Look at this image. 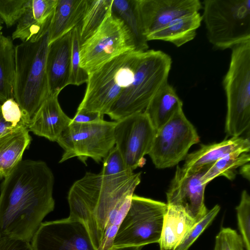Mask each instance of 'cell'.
I'll list each match as a JSON object with an SVG mask.
<instances>
[{
    "label": "cell",
    "instance_id": "cell-31",
    "mask_svg": "<svg viewBox=\"0 0 250 250\" xmlns=\"http://www.w3.org/2000/svg\"><path fill=\"white\" fill-rule=\"evenodd\" d=\"M29 2L30 0H0V19L7 28L18 22Z\"/></svg>",
    "mask_w": 250,
    "mask_h": 250
},
{
    "label": "cell",
    "instance_id": "cell-30",
    "mask_svg": "<svg viewBox=\"0 0 250 250\" xmlns=\"http://www.w3.org/2000/svg\"><path fill=\"white\" fill-rule=\"evenodd\" d=\"M238 228L246 250H250V197L246 190L241 194L236 207Z\"/></svg>",
    "mask_w": 250,
    "mask_h": 250
},
{
    "label": "cell",
    "instance_id": "cell-27",
    "mask_svg": "<svg viewBox=\"0 0 250 250\" xmlns=\"http://www.w3.org/2000/svg\"><path fill=\"white\" fill-rule=\"evenodd\" d=\"M113 0H86L82 19L78 25L81 44L90 38L112 12Z\"/></svg>",
    "mask_w": 250,
    "mask_h": 250
},
{
    "label": "cell",
    "instance_id": "cell-41",
    "mask_svg": "<svg viewBox=\"0 0 250 250\" xmlns=\"http://www.w3.org/2000/svg\"><path fill=\"white\" fill-rule=\"evenodd\" d=\"M2 22V21L0 19V23ZM2 28V26L0 25V31L1 30Z\"/></svg>",
    "mask_w": 250,
    "mask_h": 250
},
{
    "label": "cell",
    "instance_id": "cell-18",
    "mask_svg": "<svg viewBox=\"0 0 250 250\" xmlns=\"http://www.w3.org/2000/svg\"><path fill=\"white\" fill-rule=\"evenodd\" d=\"M59 95H50L43 102L29 124L28 129L50 141L57 142L71 122L58 101Z\"/></svg>",
    "mask_w": 250,
    "mask_h": 250
},
{
    "label": "cell",
    "instance_id": "cell-25",
    "mask_svg": "<svg viewBox=\"0 0 250 250\" xmlns=\"http://www.w3.org/2000/svg\"><path fill=\"white\" fill-rule=\"evenodd\" d=\"M112 12L122 19L134 37L136 50H148V41L139 14L136 0H113Z\"/></svg>",
    "mask_w": 250,
    "mask_h": 250
},
{
    "label": "cell",
    "instance_id": "cell-11",
    "mask_svg": "<svg viewBox=\"0 0 250 250\" xmlns=\"http://www.w3.org/2000/svg\"><path fill=\"white\" fill-rule=\"evenodd\" d=\"M199 142L196 128L182 108L156 131L148 155L157 168L173 167L185 159L190 147Z\"/></svg>",
    "mask_w": 250,
    "mask_h": 250
},
{
    "label": "cell",
    "instance_id": "cell-5",
    "mask_svg": "<svg viewBox=\"0 0 250 250\" xmlns=\"http://www.w3.org/2000/svg\"><path fill=\"white\" fill-rule=\"evenodd\" d=\"M143 52L134 50L125 53L89 74L84 96L77 111L107 114L133 81Z\"/></svg>",
    "mask_w": 250,
    "mask_h": 250
},
{
    "label": "cell",
    "instance_id": "cell-20",
    "mask_svg": "<svg viewBox=\"0 0 250 250\" xmlns=\"http://www.w3.org/2000/svg\"><path fill=\"white\" fill-rule=\"evenodd\" d=\"M167 206L158 244L160 250H174L197 222L181 207Z\"/></svg>",
    "mask_w": 250,
    "mask_h": 250
},
{
    "label": "cell",
    "instance_id": "cell-35",
    "mask_svg": "<svg viewBox=\"0 0 250 250\" xmlns=\"http://www.w3.org/2000/svg\"><path fill=\"white\" fill-rule=\"evenodd\" d=\"M1 111L4 120L15 127L28 128L29 124L24 118L21 109L14 98L9 99L1 104Z\"/></svg>",
    "mask_w": 250,
    "mask_h": 250
},
{
    "label": "cell",
    "instance_id": "cell-21",
    "mask_svg": "<svg viewBox=\"0 0 250 250\" xmlns=\"http://www.w3.org/2000/svg\"><path fill=\"white\" fill-rule=\"evenodd\" d=\"M28 128L18 127L0 136V177L4 178L22 160L31 137Z\"/></svg>",
    "mask_w": 250,
    "mask_h": 250
},
{
    "label": "cell",
    "instance_id": "cell-9",
    "mask_svg": "<svg viewBox=\"0 0 250 250\" xmlns=\"http://www.w3.org/2000/svg\"><path fill=\"white\" fill-rule=\"evenodd\" d=\"M134 50L136 45L132 34L112 12L98 30L81 44V67L89 75L115 57Z\"/></svg>",
    "mask_w": 250,
    "mask_h": 250
},
{
    "label": "cell",
    "instance_id": "cell-32",
    "mask_svg": "<svg viewBox=\"0 0 250 250\" xmlns=\"http://www.w3.org/2000/svg\"><path fill=\"white\" fill-rule=\"evenodd\" d=\"M220 210L219 205H216L208 210L204 217L191 229L180 244L174 250H188L204 230L211 223Z\"/></svg>",
    "mask_w": 250,
    "mask_h": 250
},
{
    "label": "cell",
    "instance_id": "cell-37",
    "mask_svg": "<svg viewBox=\"0 0 250 250\" xmlns=\"http://www.w3.org/2000/svg\"><path fill=\"white\" fill-rule=\"evenodd\" d=\"M104 115L98 112L77 111L71 122L76 123H90L104 120Z\"/></svg>",
    "mask_w": 250,
    "mask_h": 250
},
{
    "label": "cell",
    "instance_id": "cell-29",
    "mask_svg": "<svg viewBox=\"0 0 250 250\" xmlns=\"http://www.w3.org/2000/svg\"><path fill=\"white\" fill-rule=\"evenodd\" d=\"M72 49L69 85H80L87 82L88 75L81 67L80 46L78 25L72 30Z\"/></svg>",
    "mask_w": 250,
    "mask_h": 250
},
{
    "label": "cell",
    "instance_id": "cell-12",
    "mask_svg": "<svg viewBox=\"0 0 250 250\" xmlns=\"http://www.w3.org/2000/svg\"><path fill=\"white\" fill-rule=\"evenodd\" d=\"M156 132L144 112L116 121L114 128L115 146L127 169L133 171L145 165L144 156L151 150Z\"/></svg>",
    "mask_w": 250,
    "mask_h": 250
},
{
    "label": "cell",
    "instance_id": "cell-16",
    "mask_svg": "<svg viewBox=\"0 0 250 250\" xmlns=\"http://www.w3.org/2000/svg\"><path fill=\"white\" fill-rule=\"evenodd\" d=\"M72 30L48 44L46 67L50 95H59L69 85Z\"/></svg>",
    "mask_w": 250,
    "mask_h": 250
},
{
    "label": "cell",
    "instance_id": "cell-22",
    "mask_svg": "<svg viewBox=\"0 0 250 250\" xmlns=\"http://www.w3.org/2000/svg\"><path fill=\"white\" fill-rule=\"evenodd\" d=\"M183 104L175 88L167 82L154 95L144 112L157 131L183 108Z\"/></svg>",
    "mask_w": 250,
    "mask_h": 250
},
{
    "label": "cell",
    "instance_id": "cell-23",
    "mask_svg": "<svg viewBox=\"0 0 250 250\" xmlns=\"http://www.w3.org/2000/svg\"><path fill=\"white\" fill-rule=\"evenodd\" d=\"M202 17L199 12L178 18L146 37L147 41L168 42L177 47L192 40L200 26Z\"/></svg>",
    "mask_w": 250,
    "mask_h": 250
},
{
    "label": "cell",
    "instance_id": "cell-36",
    "mask_svg": "<svg viewBox=\"0 0 250 250\" xmlns=\"http://www.w3.org/2000/svg\"><path fill=\"white\" fill-rule=\"evenodd\" d=\"M0 250H34L31 242L0 231Z\"/></svg>",
    "mask_w": 250,
    "mask_h": 250
},
{
    "label": "cell",
    "instance_id": "cell-34",
    "mask_svg": "<svg viewBox=\"0 0 250 250\" xmlns=\"http://www.w3.org/2000/svg\"><path fill=\"white\" fill-rule=\"evenodd\" d=\"M103 160L100 173L104 176H114L132 171L127 169L119 151L115 146Z\"/></svg>",
    "mask_w": 250,
    "mask_h": 250
},
{
    "label": "cell",
    "instance_id": "cell-2",
    "mask_svg": "<svg viewBox=\"0 0 250 250\" xmlns=\"http://www.w3.org/2000/svg\"><path fill=\"white\" fill-rule=\"evenodd\" d=\"M54 183L46 163L21 160L0 185V231L30 242L54 209Z\"/></svg>",
    "mask_w": 250,
    "mask_h": 250
},
{
    "label": "cell",
    "instance_id": "cell-6",
    "mask_svg": "<svg viewBox=\"0 0 250 250\" xmlns=\"http://www.w3.org/2000/svg\"><path fill=\"white\" fill-rule=\"evenodd\" d=\"M223 85L227 105L225 131L239 137L250 125V41L231 48Z\"/></svg>",
    "mask_w": 250,
    "mask_h": 250
},
{
    "label": "cell",
    "instance_id": "cell-10",
    "mask_svg": "<svg viewBox=\"0 0 250 250\" xmlns=\"http://www.w3.org/2000/svg\"><path fill=\"white\" fill-rule=\"evenodd\" d=\"M115 123L104 120L86 124L71 122L56 142L63 149L59 163L74 157L85 165L89 158L101 162L115 146Z\"/></svg>",
    "mask_w": 250,
    "mask_h": 250
},
{
    "label": "cell",
    "instance_id": "cell-1",
    "mask_svg": "<svg viewBox=\"0 0 250 250\" xmlns=\"http://www.w3.org/2000/svg\"><path fill=\"white\" fill-rule=\"evenodd\" d=\"M141 172L106 177L86 172L68 193L70 217L85 227L95 250H110L131 203Z\"/></svg>",
    "mask_w": 250,
    "mask_h": 250
},
{
    "label": "cell",
    "instance_id": "cell-40",
    "mask_svg": "<svg viewBox=\"0 0 250 250\" xmlns=\"http://www.w3.org/2000/svg\"><path fill=\"white\" fill-rule=\"evenodd\" d=\"M142 247H124L112 248L110 250H141Z\"/></svg>",
    "mask_w": 250,
    "mask_h": 250
},
{
    "label": "cell",
    "instance_id": "cell-17",
    "mask_svg": "<svg viewBox=\"0 0 250 250\" xmlns=\"http://www.w3.org/2000/svg\"><path fill=\"white\" fill-rule=\"evenodd\" d=\"M57 0H30L17 22L12 40H36L49 30Z\"/></svg>",
    "mask_w": 250,
    "mask_h": 250
},
{
    "label": "cell",
    "instance_id": "cell-19",
    "mask_svg": "<svg viewBox=\"0 0 250 250\" xmlns=\"http://www.w3.org/2000/svg\"><path fill=\"white\" fill-rule=\"evenodd\" d=\"M250 149L249 138L232 137L218 143L202 145L198 150L187 155L181 167L186 172L196 171L213 164L219 159L236 150H243L248 153Z\"/></svg>",
    "mask_w": 250,
    "mask_h": 250
},
{
    "label": "cell",
    "instance_id": "cell-38",
    "mask_svg": "<svg viewBox=\"0 0 250 250\" xmlns=\"http://www.w3.org/2000/svg\"><path fill=\"white\" fill-rule=\"evenodd\" d=\"M21 126L15 127L4 120L1 111V104H0V136Z\"/></svg>",
    "mask_w": 250,
    "mask_h": 250
},
{
    "label": "cell",
    "instance_id": "cell-15",
    "mask_svg": "<svg viewBox=\"0 0 250 250\" xmlns=\"http://www.w3.org/2000/svg\"><path fill=\"white\" fill-rule=\"evenodd\" d=\"M146 37L180 17L202 8L199 0H136Z\"/></svg>",
    "mask_w": 250,
    "mask_h": 250
},
{
    "label": "cell",
    "instance_id": "cell-4",
    "mask_svg": "<svg viewBox=\"0 0 250 250\" xmlns=\"http://www.w3.org/2000/svg\"><path fill=\"white\" fill-rule=\"evenodd\" d=\"M171 64L170 56L162 51L143 52L133 81L124 89L107 115L118 121L144 112L158 90L168 82Z\"/></svg>",
    "mask_w": 250,
    "mask_h": 250
},
{
    "label": "cell",
    "instance_id": "cell-14",
    "mask_svg": "<svg viewBox=\"0 0 250 250\" xmlns=\"http://www.w3.org/2000/svg\"><path fill=\"white\" fill-rule=\"evenodd\" d=\"M211 166L190 172L185 171L177 166L166 193L167 204L181 207L196 222L202 219L208 209L204 202L207 185L203 183L201 178Z\"/></svg>",
    "mask_w": 250,
    "mask_h": 250
},
{
    "label": "cell",
    "instance_id": "cell-24",
    "mask_svg": "<svg viewBox=\"0 0 250 250\" xmlns=\"http://www.w3.org/2000/svg\"><path fill=\"white\" fill-rule=\"evenodd\" d=\"M85 5L86 0H57L49 29V43L79 24Z\"/></svg>",
    "mask_w": 250,
    "mask_h": 250
},
{
    "label": "cell",
    "instance_id": "cell-26",
    "mask_svg": "<svg viewBox=\"0 0 250 250\" xmlns=\"http://www.w3.org/2000/svg\"><path fill=\"white\" fill-rule=\"evenodd\" d=\"M15 46L12 40L0 33V102L14 98Z\"/></svg>",
    "mask_w": 250,
    "mask_h": 250
},
{
    "label": "cell",
    "instance_id": "cell-7",
    "mask_svg": "<svg viewBox=\"0 0 250 250\" xmlns=\"http://www.w3.org/2000/svg\"><path fill=\"white\" fill-rule=\"evenodd\" d=\"M202 16L209 42L232 48L250 41V0H205Z\"/></svg>",
    "mask_w": 250,
    "mask_h": 250
},
{
    "label": "cell",
    "instance_id": "cell-8",
    "mask_svg": "<svg viewBox=\"0 0 250 250\" xmlns=\"http://www.w3.org/2000/svg\"><path fill=\"white\" fill-rule=\"evenodd\" d=\"M167 207L165 203L134 194L114 238L112 248L158 243Z\"/></svg>",
    "mask_w": 250,
    "mask_h": 250
},
{
    "label": "cell",
    "instance_id": "cell-33",
    "mask_svg": "<svg viewBox=\"0 0 250 250\" xmlns=\"http://www.w3.org/2000/svg\"><path fill=\"white\" fill-rule=\"evenodd\" d=\"M213 250H246L242 237L230 228H222L215 237Z\"/></svg>",
    "mask_w": 250,
    "mask_h": 250
},
{
    "label": "cell",
    "instance_id": "cell-13",
    "mask_svg": "<svg viewBox=\"0 0 250 250\" xmlns=\"http://www.w3.org/2000/svg\"><path fill=\"white\" fill-rule=\"evenodd\" d=\"M30 242L34 250H95L84 226L70 216L42 222Z\"/></svg>",
    "mask_w": 250,
    "mask_h": 250
},
{
    "label": "cell",
    "instance_id": "cell-3",
    "mask_svg": "<svg viewBox=\"0 0 250 250\" xmlns=\"http://www.w3.org/2000/svg\"><path fill=\"white\" fill-rule=\"evenodd\" d=\"M48 44L49 30L15 47L14 99L28 124L50 95L46 67Z\"/></svg>",
    "mask_w": 250,
    "mask_h": 250
},
{
    "label": "cell",
    "instance_id": "cell-39",
    "mask_svg": "<svg viewBox=\"0 0 250 250\" xmlns=\"http://www.w3.org/2000/svg\"><path fill=\"white\" fill-rule=\"evenodd\" d=\"M240 173L245 178L250 180V164L248 163L241 167Z\"/></svg>",
    "mask_w": 250,
    "mask_h": 250
},
{
    "label": "cell",
    "instance_id": "cell-28",
    "mask_svg": "<svg viewBox=\"0 0 250 250\" xmlns=\"http://www.w3.org/2000/svg\"><path fill=\"white\" fill-rule=\"evenodd\" d=\"M250 156L243 150H237L216 161L202 176L203 184H208L218 176H224L232 180L236 175V169L249 163Z\"/></svg>",
    "mask_w": 250,
    "mask_h": 250
}]
</instances>
